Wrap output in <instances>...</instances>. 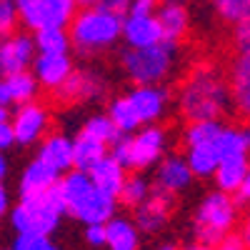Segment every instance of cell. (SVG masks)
I'll use <instances>...</instances> for the list:
<instances>
[{"mask_svg":"<svg viewBox=\"0 0 250 250\" xmlns=\"http://www.w3.org/2000/svg\"><path fill=\"white\" fill-rule=\"evenodd\" d=\"M103 0H80V8H90V5H100Z\"/></svg>","mask_w":250,"mask_h":250,"instance_id":"46","label":"cell"},{"mask_svg":"<svg viewBox=\"0 0 250 250\" xmlns=\"http://www.w3.org/2000/svg\"><path fill=\"white\" fill-rule=\"evenodd\" d=\"M238 235L245 240V245L250 248V205H248V210L243 213L240 218V225H238Z\"/></svg>","mask_w":250,"mask_h":250,"instance_id":"41","label":"cell"},{"mask_svg":"<svg viewBox=\"0 0 250 250\" xmlns=\"http://www.w3.org/2000/svg\"><path fill=\"white\" fill-rule=\"evenodd\" d=\"M235 198L240 200V205H250V173L245 175L243 185L238 188V193H235Z\"/></svg>","mask_w":250,"mask_h":250,"instance_id":"42","label":"cell"},{"mask_svg":"<svg viewBox=\"0 0 250 250\" xmlns=\"http://www.w3.org/2000/svg\"><path fill=\"white\" fill-rule=\"evenodd\" d=\"M228 38H230L233 53H250V15H245L240 23H235Z\"/></svg>","mask_w":250,"mask_h":250,"instance_id":"35","label":"cell"},{"mask_svg":"<svg viewBox=\"0 0 250 250\" xmlns=\"http://www.w3.org/2000/svg\"><path fill=\"white\" fill-rule=\"evenodd\" d=\"M128 98L143 120V125L160 123L170 110V103H175V95L165 85H133L128 90Z\"/></svg>","mask_w":250,"mask_h":250,"instance_id":"12","label":"cell"},{"mask_svg":"<svg viewBox=\"0 0 250 250\" xmlns=\"http://www.w3.org/2000/svg\"><path fill=\"white\" fill-rule=\"evenodd\" d=\"M105 228H108V243H105L108 250H140L143 230L135 220L115 215L113 220L105 223Z\"/></svg>","mask_w":250,"mask_h":250,"instance_id":"27","label":"cell"},{"mask_svg":"<svg viewBox=\"0 0 250 250\" xmlns=\"http://www.w3.org/2000/svg\"><path fill=\"white\" fill-rule=\"evenodd\" d=\"M88 173H90L93 183L100 188V190L115 195L118 200H120V190H123L125 180H128V175H130V170L125 168V165H123L113 153H108L103 160H98Z\"/></svg>","mask_w":250,"mask_h":250,"instance_id":"22","label":"cell"},{"mask_svg":"<svg viewBox=\"0 0 250 250\" xmlns=\"http://www.w3.org/2000/svg\"><path fill=\"white\" fill-rule=\"evenodd\" d=\"M80 130H83V133H90V135H95V138H100V140H105L110 148L123 138V133L115 128V123L110 120L108 113H95V115H90L85 123H83Z\"/></svg>","mask_w":250,"mask_h":250,"instance_id":"33","label":"cell"},{"mask_svg":"<svg viewBox=\"0 0 250 250\" xmlns=\"http://www.w3.org/2000/svg\"><path fill=\"white\" fill-rule=\"evenodd\" d=\"M248 173H250V155H230V158H220V165L213 180H215V188L235 195Z\"/></svg>","mask_w":250,"mask_h":250,"instance_id":"25","label":"cell"},{"mask_svg":"<svg viewBox=\"0 0 250 250\" xmlns=\"http://www.w3.org/2000/svg\"><path fill=\"white\" fill-rule=\"evenodd\" d=\"M18 28H20V18H18L15 0H0V33L10 35Z\"/></svg>","mask_w":250,"mask_h":250,"instance_id":"36","label":"cell"},{"mask_svg":"<svg viewBox=\"0 0 250 250\" xmlns=\"http://www.w3.org/2000/svg\"><path fill=\"white\" fill-rule=\"evenodd\" d=\"M175 110L185 123L225 120L233 113V93L228 65L215 58L195 60L175 88Z\"/></svg>","mask_w":250,"mask_h":250,"instance_id":"1","label":"cell"},{"mask_svg":"<svg viewBox=\"0 0 250 250\" xmlns=\"http://www.w3.org/2000/svg\"><path fill=\"white\" fill-rule=\"evenodd\" d=\"M163 3H173V5H190V0H163Z\"/></svg>","mask_w":250,"mask_h":250,"instance_id":"47","label":"cell"},{"mask_svg":"<svg viewBox=\"0 0 250 250\" xmlns=\"http://www.w3.org/2000/svg\"><path fill=\"white\" fill-rule=\"evenodd\" d=\"M65 213L58 188H53L50 193L43 195H30V198H18V203L10 208L8 220L15 233H43V235H53Z\"/></svg>","mask_w":250,"mask_h":250,"instance_id":"6","label":"cell"},{"mask_svg":"<svg viewBox=\"0 0 250 250\" xmlns=\"http://www.w3.org/2000/svg\"><path fill=\"white\" fill-rule=\"evenodd\" d=\"M185 250H218V248H215V245H205V243H198V240H195L193 245H188Z\"/></svg>","mask_w":250,"mask_h":250,"instance_id":"45","label":"cell"},{"mask_svg":"<svg viewBox=\"0 0 250 250\" xmlns=\"http://www.w3.org/2000/svg\"><path fill=\"white\" fill-rule=\"evenodd\" d=\"M163 0H133L130 13H158Z\"/></svg>","mask_w":250,"mask_h":250,"instance_id":"38","label":"cell"},{"mask_svg":"<svg viewBox=\"0 0 250 250\" xmlns=\"http://www.w3.org/2000/svg\"><path fill=\"white\" fill-rule=\"evenodd\" d=\"M103 5H108L110 10H115L118 15H128L130 8H133V0H103Z\"/></svg>","mask_w":250,"mask_h":250,"instance_id":"40","label":"cell"},{"mask_svg":"<svg viewBox=\"0 0 250 250\" xmlns=\"http://www.w3.org/2000/svg\"><path fill=\"white\" fill-rule=\"evenodd\" d=\"M35 150H38L35 158H40L60 175H65L68 170L75 168V143L73 138L62 135V133H48L35 145Z\"/></svg>","mask_w":250,"mask_h":250,"instance_id":"17","label":"cell"},{"mask_svg":"<svg viewBox=\"0 0 250 250\" xmlns=\"http://www.w3.org/2000/svg\"><path fill=\"white\" fill-rule=\"evenodd\" d=\"M73 70H75V62H73L70 53H38V58L33 62L35 78L50 93H55L73 75Z\"/></svg>","mask_w":250,"mask_h":250,"instance_id":"16","label":"cell"},{"mask_svg":"<svg viewBox=\"0 0 250 250\" xmlns=\"http://www.w3.org/2000/svg\"><path fill=\"white\" fill-rule=\"evenodd\" d=\"M123 75L133 85H165L180 65V43L163 40L148 48H125L118 58Z\"/></svg>","mask_w":250,"mask_h":250,"instance_id":"3","label":"cell"},{"mask_svg":"<svg viewBox=\"0 0 250 250\" xmlns=\"http://www.w3.org/2000/svg\"><path fill=\"white\" fill-rule=\"evenodd\" d=\"M118 208H120V200L105 190H100L95 185V190L78 205V210L70 215L75 218L78 223L83 225H95V223H108L118 215Z\"/></svg>","mask_w":250,"mask_h":250,"instance_id":"20","label":"cell"},{"mask_svg":"<svg viewBox=\"0 0 250 250\" xmlns=\"http://www.w3.org/2000/svg\"><path fill=\"white\" fill-rule=\"evenodd\" d=\"M105 93H108V80L100 70L75 68L73 75L53 93V98L58 105L75 108V105H88V103L105 98Z\"/></svg>","mask_w":250,"mask_h":250,"instance_id":"8","label":"cell"},{"mask_svg":"<svg viewBox=\"0 0 250 250\" xmlns=\"http://www.w3.org/2000/svg\"><path fill=\"white\" fill-rule=\"evenodd\" d=\"M215 148H218L220 158L250 155V123H245V120L225 123L215 140Z\"/></svg>","mask_w":250,"mask_h":250,"instance_id":"24","label":"cell"},{"mask_svg":"<svg viewBox=\"0 0 250 250\" xmlns=\"http://www.w3.org/2000/svg\"><path fill=\"white\" fill-rule=\"evenodd\" d=\"M85 243L90 245V248H105V243H108V228H105V223H95V225H85Z\"/></svg>","mask_w":250,"mask_h":250,"instance_id":"37","label":"cell"},{"mask_svg":"<svg viewBox=\"0 0 250 250\" xmlns=\"http://www.w3.org/2000/svg\"><path fill=\"white\" fill-rule=\"evenodd\" d=\"M208 5H210L213 15L228 28H233L245 15H250V0H208Z\"/></svg>","mask_w":250,"mask_h":250,"instance_id":"32","label":"cell"},{"mask_svg":"<svg viewBox=\"0 0 250 250\" xmlns=\"http://www.w3.org/2000/svg\"><path fill=\"white\" fill-rule=\"evenodd\" d=\"M10 193H8V188L3 185L0 188V213H10Z\"/></svg>","mask_w":250,"mask_h":250,"instance_id":"43","label":"cell"},{"mask_svg":"<svg viewBox=\"0 0 250 250\" xmlns=\"http://www.w3.org/2000/svg\"><path fill=\"white\" fill-rule=\"evenodd\" d=\"M155 250H183V248H178V245H160V248H155Z\"/></svg>","mask_w":250,"mask_h":250,"instance_id":"48","label":"cell"},{"mask_svg":"<svg viewBox=\"0 0 250 250\" xmlns=\"http://www.w3.org/2000/svg\"><path fill=\"white\" fill-rule=\"evenodd\" d=\"M240 200L220 188L205 193L193 210V235L198 243L220 245L228 235L238 233L240 225Z\"/></svg>","mask_w":250,"mask_h":250,"instance_id":"4","label":"cell"},{"mask_svg":"<svg viewBox=\"0 0 250 250\" xmlns=\"http://www.w3.org/2000/svg\"><path fill=\"white\" fill-rule=\"evenodd\" d=\"M55 188H58V195H60L62 205H65V213L73 215L78 210V205L95 190V183H93L88 170L73 168V170H68L65 175L60 178V183Z\"/></svg>","mask_w":250,"mask_h":250,"instance_id":"21","label":"cell"},{"mask_svg":"<svg viewBox=\"0 0 250 250\" xmlns=\"http://www.w3.org/2000/svg\"><path fill=\"white\" fill-rule=\"evenodd\" d=\"M35 58H38V43L30 30L20 28L10 35H3V43H0V73L3 75L33 70Z\"/></svg>","mask_w":250,"mask_h":250,"instance_id":"10","label":"cell"},{"mask_svg":"<svg viewBox=\"0 0 250 250\" xmlns=\"http://www.w3.org/2000/svg\"><path fill=\"white\" fill-rule=\"evenodd\" d=\"M38 53H70L73 50V38L68 28H43L33 33Z\"/></svg>","mask_w":250,"mask_h":250,"instance_id":"31","label":"cell"},{"mask_svg":"<svg viewBox=\"0 0 250 250\" xmlns=\"http://www.w3.org/2000/svg\"><path fill=\"white\" fill-rule=\"evenodd\" d=\"M183 155L190 165L195 178H213L218 165H220V153L215 143H198V145H183Z\"/></svg>","mask_w":250,"mask_h":250,"instance_id":"26","label":"cell"},{"mask_svg":"<svg viewBox=\"0 0 250 250\" xmlns=\"http://www.w3.org/2000/svg\"><path fill=\"white\" fill-rule=\"evenodd\" d=\"M73 143H75V168L80 170H90L98 160H103L110 153V145L105 140H100L90 133H83V130H78Z\"/></svg>","mask_w":250,"mask_h":250,"instance_id":"28","label":"cell"},{"mask_svg":"<svg viewBox=\"0 0 250 250\" xmlns=\"http://www.w3.org/2000/svg\"><path fill=\"white\" fill-rule=\"evenodd\" d=\"M60 173L53 170L50 165H45L40 158H33L23 173H20V180H18V198H30V195H43V193H50L53 188L60 183Z\"/></svg>","mask_w":250,"mask_h":250,"instance_id":"19","label":"cell"},{"mask_svg":"<svg viewBox=\"0 0 250 250\" xmlns=\"http://www.w3.org/2000/svg\"><path fill=\"white\" fill-rule=\"evenodd\" d=\"M13 248L15 250H60L53 235H43V233H15Z\"/></svg>","mask_w":250,"mask_h":250,"instance_id":"34","label":"cell"},{"mask_svg":"<svg viewBox=\"0 0 250 250\" xmlns=\"http://www.w3.org/2000/svg\"><path fill=\"white\" fill-rule=\"evenodd\" d=\"M165 40L158 13H128L123 18V43L125 48H148Z\"/></svg>","mask_w":250,"mask_h":250,"instance_id":"13","label":"cell"},{"mask_svg":"<svg viewBox=\"0 0 250 250\" xmlns=\"http://www.w3.org/2000/svg\"><path fill=\"white\" fill-rule=\"evenodd\" d=\"M8 173H10V163H8V158L3 155V158H0V178H8Z\"/></svg>","mask_w":250,"mask_h":250,"instance_id":"44","label":"cell"},{"mask_svg":"<svg viewBox=\"0 0 250 250\" xmlns=\"http://www.w3.org/2000/svg\"><path fill=\"white\" fill-rule=\"evenodd\" d=\"M225 65L233 93V113L238 120L250 123V53H233Z\"/></svg>","mask_w":250,"mask_h":250,"instance_id":"14","label":"cell"},{"mask_svg":"<svg viewBox=\"0 0 250 250\" xmlns=\"http://www.w3.org/2000/svg\"><path fill=\"white\" fill-rule=\"evenodd\" d=\"M158 18H160L165 40H170V43H183V40L190 35L193 18H190V8H188V5L163 3L160 10H158Z\"/></svg>","mask_w":250,"mask_h":250,"instance_id":"23","label":"cell"},{"mask_svg":"<svg viewBox=\"0 0 250 250\" xmlns=\"http://www.w3.org/2000/svg\"><path fill=\"white\" fill-rule=\"evenodd\" d=\"M193 170L188 165L185 155H165L153 170V185L158 190H165L170 195H180L185 193L193 183Z\"/></svg>","mask_w":250,"mask_h":250,"instance_id":"15","label":"cell"},{"mask_svg":"<svg viewBox=\"0 0 250 250\" xmlns=\"http://www.w3.org/2000/svg\"><path fill=\"white\" fill-rule=\"evenodd\" d=\"M173 210H175V195L153 188L150 198L133 210V220L138 223L143 235H155L170 223Z\"/></svg>","mask_w":250,"mask_h":250,"instance_id":"11","label":"cell"},{"mask_svg":"<svg viewBox=\"0 0 250 250\" xmlns=\"http://www.w3.org/2000/svg\"><path fill=\"white\" fill-rule=\"evenodd\" d=\"M218 250H250L248 245H245V240L238 235V233H233V235H228L220 245H215Z\"/></svg>","mask_w":250,"mask_h":250,"instance_id":"39","label":"cell"},{"mask_svg":"<svg viewBox=\"0 0 250 250\" xmlns=\"http://www.w3.org/2000/svg\"><path fill=\"white\" fill-rule=\"evenodd\" d=\"M168 145H170L168 128H163L160 123H155V125H143L133 135H123L110 148V153L130 173H143L148 168H155L168 155Z\"/></svg>","mask_w":250,"mask_h":250,"instance_id":"5","label":"cell"},{"mask_svg":"<svg viewBox=\"0 0 250 250\" xmlns=\"http://www.w3.org/2000/svg\"><path fill=\"white\" fill-rule=\"evenodd\" d=\"M50 123H53L50 108L40 100L13 108V128H15V140L20 148L38 145L50 133Z\"/></svg>","mask_w":250,"mask_h":250,"instance_id":"9","label":"cell"},{"mask_svg":"<svg viewBox=\"0 0 250 250\" xmlns=\"http://www.w3.org/2000/svg\"><path fill=\"white\" fill-rule=\"evenodd\" d=\"M5 250H15V248H13V245H10V248H5Z\"/></svg>","mask_w":250,"mask_h":250,"instance_id":"49","label":"cell"},{"mask_svg":"<svg viewBox=\"0 0 250 250\" xmlns=\"http://www.w3.org/2000/svg\"><path fill=\"white\" fill-rule=\"evenodd\" d=\"M68 30L73 38V50L80 58H95L123 40V15L103 3L80 8Z\"/></svg>","mask_w":250,"mask_h":250,"instance_id":"2","label":"cell"},{"mask_svg":"<svg viewBox=\"0 0 250 250\" xmlns=\"http://www.w3.org/2000/svg\"><path fill=\"white\" fill-rule=\"evenodd\" d=\"M40 88L43 85L33 70L3 75V80H0V108H18L25 103H33L38 100Z\"/></svg>","mask_w":250,"mask_h":250,"instance_id":"18","label":"cell"},{"mask_svg":"<svg viewBox=\"0 0 250 250\" xmlns=\"http://www.w3.org/2000/svg\"><path fill=\"white\" fill-rule=\"evenodd\" d=\"M20 28L38 33L43 28H70L80 0H15Z\"/></svg>","mask_w":250,"mask_h":250,"instance_id":"7","label":"cell"},{"mask_svg":"<svg viewBox=\"0 0 250 250\" xmlns=\"http://www.w3.org/2000/svg\"><path fill=\"white\" fill-rule=\"evenodd\" d=\"M105 113L110 115V120L115 123V128L123 135H133V133H138L143 128V120H140V115H138V110L133 105V100L128 98V93L110 98Z\"/></svg>","mask_w":250,"mask_h":250,"instance_id":"29","label":"cell"},{"mask_svg":"<svg viewBox=\"0 0 250 250\" xmlns=\"http://www.w3.org/2000/svg\"><path fill=\"white\" fill-rule=\"evenodd\" d=\"M153 188H155V185L145 178L143 173H130L128 180H125V185H123V190H120V205L135 210L138 205H143L145 200L150 198Z\"/></svg>","mask_w":250,"mask_h":250,"instance_id":"30","label":"cell"}]
</instances>
